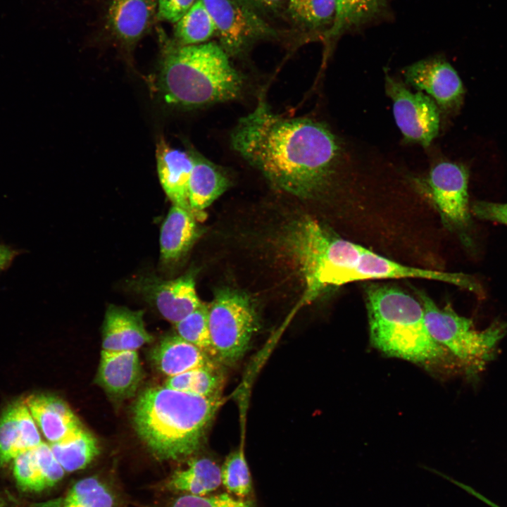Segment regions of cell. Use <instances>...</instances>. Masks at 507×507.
Returning a JSON list of instances; mask_svg holds the SVG:
<instances>
[{"label": "cell", "instance_id": "6da1fadb", "mask_svg": "<svg viewBox=\"0 0 507 507\" xmlns=\"http://www.w3.org/2000/svg\"><path fill=\"white\" fill-rule=\"evenodd\" d=\"M230 142L274 189L303 199L333 189L367 162L326 123L280 115L262 99L238 120Z\"/></svg>", "mask_w": 507, "mask_h": 507}, {"label": "cell", "instance_id": "7a4b0ae2", "mask_svg": "<svg viewBox=\"0 0 507 507\" xmlns=\"http://www.w3.org/2000/svg\"><path fill=\"white\" fill-rule=\"evenodd\" d=\"M282 242L303 282V291L294 311L342 285L368 280L425 279L475 293L480 287L474 277L461 273L412 267L380 256L342 239L310 216L289 224Z\"/></svg>", "mask_w": 507, "mask_h": 507}, {"label": "cell", "instance_id": "3957f363", "mask_svg": "<svg viewBox=\"0 0 507 507\" xmlns=\"http://www.w3.org/2000/svg\"><path fill=\"white\" fill-rule=\"evenodd\" d=\"M222 403L220 396L204 397L165 386L149 388L133 408L135 429L152 453L178 460L196 451Z\"/></svg>", "mask_w": 507, "mask_h": 507}, {"label": "cell", "instance_id": "277c9868", "mask_svg": "<svg viewBox=\"0 0 507 507\" xmlns=\"http://www.w3.org/2000/svg\"><path fill=\"white\" fill-rule=\"evenodd\" d=\"M244 84L242 74L219 44H165L158 85L168 104L192 108L234 100Z\"/></svg>", "mask_w": 507, "mask_h": 507}, {"label": "cell", "instance_id": "5b68a950", "mask_svg": "<svg viewBox=\"0 0 507 507\" xmlns=\"http://www.w3.org/2000/svg\"><path fill=\"white\" fill-rule=\"evenodd\" d=\"M370 336L384 354L428 365L448 360V351L431 336L420 301L403 291L372 284L366 290Z\"/></svg>", "mask_w": 507, "mask_h": 507}, {"label": "cell", "instance_id": "8992f818", "mask_svg": "<svg viewBox=\"0 0 507 507\" xmlns=\"http://www.w3.org/2000/svg\"><path fill=\"white\" fill-rule=\"evenodd\" d=\"M418 295L432 338L468 373L482 369L503 337L504 327L494 323L477 330L471 320L457 314L449 305L439 308L425 293Z\"/></svg>", "mask_w": 507, "mask_h": 507}, {"label": "cell", "instance_id": "52a82bcc", "mask_svg": "<svg viewBox=\"0 0 507 507\" xmlns=\"http://www.w3.org/2000/svg\"><path fill=\"white\" fill-rule=\"evenodd\" d=\"M208 316L217 362L227 366L236 364L246 353L259 328L254 301L239 290L220 289L208 305Z\"/></svg>", "mask_w": 507, "mask_h": 507}, {"label": "cell", "instance_id": "ba28073f", "mask_svg": "<svg viewBox=\"0 0 507 507\" xmlns=\"http://www.w3.org/2000/svg\"><path fill=\"white\" fill-rule=\"evenodd\" d=\"M216 27L219 44L230 57L246 54L258 41L279 33L239 0H203Z\"/></svg>", "mask_w": 507, "mask_h": 507}, {"label": "cell", "instance_id": "9c48e42d", "mask_svg": "<svg viewBox=\"0 0 507 507\" xmlns=\"http://www.w3.org/2000/svg\"><path fill=\"white\" fill-rule=\"evenodd\" d=\"M384 88L392 101L394 117L404 141L428 147L439 130L437 104L423 92H412L402 81L387 73Z\"/></svg>", "mask_w": 507, "mask_h": 507}, {"label": "cell", "instance_id": "30bf717a", "mask_svg": "<svg viewBox=\"0 0 507 507\" xmlns=\"http://www.w3.org/2000/svg\"><path fill=\"white\" fill-rule=\"evenodd\" d=\"M427 184L446 221L459 229L467 227L470 223V213L466 168L451 162H439L430 169Z\"/></svg>", "mask_w": 507, "mask_h": 507}, {"label": "cell", "instance_id": "8fae6325", "mask_svg": "<svg viewBox=\"0 0 507 507\" xmlns=\"http://www.w3.org/2000/svg\"><path fill=\"white\" fill-rule=\"evenodd\" d=\"M403 74L408 84L425 92L443 111L456 108L462 101L463 82L456 70L443 57L418 61L405 68Z\"/></svg>", "mask_w": 507, "mask_h": 507}, {"label": "cell", "instance_id": "7c38bea8", "mask_svg": "<svg viewBox=\"0 0 507 507\" xmlns=\"http://www.w3.org/2000/svg\"><path fill=\"white\" fill-rule=\"evenodd\" d=\"M136 284L137 289L155 306L160 314L174 324L202 303L198 297L192 272L170 280L144 277Z\"/></svg>", "mask_w": 507, "mask_h": 507}, {"label": "cell", "instance_id": "4fadbf2b", "mask_svg": "<svg viewBox=\"0 0 507 507\" xmlns=\"http://www.w3.org/2000/svg\"><path fill=\"white\" fill-rule=\"evenodd\" d=\"M25 402L49 444L67 441L83 428L69 406L56 396L34 394Z\"/></svg>", "mask_w": 507, "mask_h": 507}, {"label": "cell", "instance_id": "5bb4252c", "mask_svg": "<svg viewBox=\"0 0 507 507\" xmlns=\"http://www.w3.org/2000/svg\"><path fill=\"white\" fill-rule=\"evenodd\" d=\"M143 315L142 311L109 306L103 325L102 351H137L150 342L152 337L145 328Z\"/></svg>", "mask_w": 507, "mask_h": 507}, {"label": "cell", "instance_id": "9a60e30c", "mask_svg": "<svg viewBox=\"0 0 507 507\" xmlns=\"http://www.w3.org/2000/svg\"><path fill=\"white\" fill-rule=\"evenodd\" d=\"M156 155L158 177L167 196L173 205L192 214L188 202L189 181L194 164L192 153L173 149L161 139Z\"/></svg>", "mask_w": 507, "mask_h": 507}, {"label": "cell", "instance_id": "2e32d148", "mask_svg": "<svg viewBox=\"0 0 507 507\" xmlns=\"http://www.w3.org/2000/svg\"><path fill=\"white\" fill-rule=\"evenodd\" d=\"M158 0H112L108 25L113 35L127 44L137 42L157 17Z\"/></svg>", "mask_w": 507, "mask_h": 507}, {"label": "cell", "instance_id": "e0dca14e", "mask_svg": "<svg viewBox=\"0 0 507 507\" xmlns=\"http://www.w3.org/2000/svg\"><path fill=\"white\" fill-rule=\"evenodd\" d=\"M142 377L137 351H101L97 380L111 395L124 398L137 390Z\"/></svg>", "mask_w": 507, "mask_h": 507}, {"label": "cell", "instance_id": "ac0fdd59", "mask_svg": "<svg viewBox=\"0 0 507 507\" xmlns=\"http://www.w3.org/2000/svg\"><path fill=\"white\" fill-rule=\"evenodd\" d=\"M193 168L188 186V202L193 215L204 220V210L229 187L230 180L218 166L196 153L191 152Z\"/></svg>", "mask_w": 507, "mask_h": 507}, {"label": "cell", "instance_id": "d6986e66", "mask_svg": "<svg viewBox=\"0 0 507 507\" xmlns=\"http://www.w3.org/2000/svg\"><path fill=\"white\" fill-rule=\"evenodd\" d=\"M154 364L163 374L172 377L202 367L214 366L217 362L178 334L164 337L153 349Z\"/></svg>", "mask_w": 507, "mask_h": 507}, {"label": "cell", "instance_id": "ffe728a7", "mask_svg": "<svg viewBox=\"0 0 507 507\" xmlns=\"http://www.w3.org/2000/svg\"><path fill=\"white\" fill-rule=\"evenodd\" d=\"M199 234L195 217L186 209L173 204L161 229V260L168 263L178 261L192 248Z\"/></svg>", "mask_w": 507, "mask_h": 507}, {"label": "cell", "instance_id": "44dd1931", "mask_svg": "<svg viewBox=\"0 0 507 507\" xmlns=\"http://www.w3.org/2000/svg\"><path fill=\"white\" fill-rule=\"evenodd\" d=\"M221 484V468L211 458H199L175 471L165 480L164 488L174 493L206 496Z\"/></svg>", "mask_w": 507, "mask_h": 507}, {"label": "cell", "instance_id": "7402d4cb", "mask_svg": "<svg viewBox=\"0 0 507 507\" xmlns=\"http://www.w3.org/2000/svg\"><path fill=\"white\" fill-rule=\"evenodd\" d=\"M388 0H334L335 15L323 40L326 54L345 32L377 18L387 6Z\"/></svg>", "mask_w": 507, "mask_h": 507}, {"label": "cell", "instance_id": "603a6c76", "mask_svg": "<svg viewBox=\"0 0 507 507\" xmlns=\"http://www.w3.org/2000/svg\"><path fill=\"white\" fill-rule=\"evenodd\" d=\"M115 496L101 480L96 476L76 482L62 496L34 503L31 507H115Z\"/></svg>", "mask_w": 507, "mask_h": 507}, {"label": "cell", "instance_id": "cb8c5ba5", "mask_svg": "<svg viewBox=\"0 0 507 507\" xmlns=\"http://www.w3.org/2000/svg\"><path fill=\"white\" fill-rule=\"evenodd\" d=\"M287 18L299 30L323 37L330 30L334 15V0H287Z\"/></svg>", "mask_w": 507, "mask_h": 507}, {"label": "cell", "instance_id": "d4e9b609", "mask_svg": "<svg viewBox=\"0 0 507 507\" xmlns=\"http://www.w3.org/2000/svg\"><path fill=\"white\" fill-rule=\"evenodd\" d=\"M216 35L215 23L203 0H196L175 23L173 41L177 45H195L206 42Z\"/></svg>", "mask_w": 507, "mask_h": 507}, {"label": "cell", "instance_id": "484cf974", "mask_svg": "<svg viewBox=\"0 0 507 507\" xmlns=\"http://www.w3.org/2000/svg\"><path fill=\"white\" fill-rule=\"evenodd\" d=\"M49 444L65 472L84 468L99 451L96 438L84 428L67 441Z\"/></svg>", "mask_w": 507, "mask_h": 507}, {"label": "cell", "instance_id": "4316f807", "mask_svg": "<svg viewBox=\"0 0 507 507\" xmlns=\"http://www.w3.org/2000/svg\"><path fill=\"white\" fill-rule=\"evenodd\" d=\"M223 377L214 366H202L169 377L164 386L195 395L213 397L220 396Z\"/></svg>", "mask_w": 507, "mask_h": 507}, {"label": "cell", "instance_id": "83f0119b", "mask_svg": "<svg viewBox=\"0 0 507 507\" xmlns=\"http://www.w3.org/2000/svg\"><path fill=\"white\" fill-rule=\"evenodd\" d=\"M175 325L177 334L198 347L217 362L208 327V305L202 303L193 312Z\"/></svg>", "mask_w": 507, "mask_h": 507}, {"label": "cell", "instance_id": "f1b7e54d", "mask_svg": "<svg viewBox=\"0 0 507 507\" xmlns=\"http://www.w3.org/2000/svg\"><path fill=\"white\" fill-rule=\"evenodd\" d=\"M222 484L238 496H246L251 491V478L242 449L231 453L221 468Z\"/></svg>", "mask_w": 507, "mask_h": 507}, {"label": "cell", "instance_id": "f546056e", "mask_svg": "<svg viewBox=\"0 0 507 507\" xmlns=\"http://www.w3.org/2000/svg\"><path fill=\"white\" fill-rule=\"evenodd\" d=\"M13 475L18 488L23 492H41L46 489L34 449L18 454L13 460Z\"/></svg>", "mask_w": 507, "mask_h": 507}, {"label": "cell", "instance_id": "4dcf8cb0", "mask_svg": "<svg viewBox=\"0 0 507 507\" xmlns=\"http://www.w3.org/2000/svg\"><path fill=\"white\" fill-rule=\"evenodd\" d=\"M24 451L13 403L6 408L0 417V467L8 464Z\"/></svg>", "mask_w": 507, "mask_h": 507}, {"label": "cell", "instance_id": "1f68e13d", "mask_svg": "<svg viewBox=\"0 0 507 507\" xmlns=\"http://www.w3.org/2000/svg\"><path fill=\"white\" fill-rule=\"evenodd\" d=\"M159 507H251V505L227 493L210 496L182 494Z\"/></svg>", "mask_w": 507, "mask_h": 507}, {"label": "cell", "instance_id": "d6a6232c", "mask_svg": "<svg viewBox=\"0 0 507 507\" xmlns=\"http://www.w3.org/2000/svg\"><path fill=\"white\" fill-rule=\"evenodd\" d=\"M34 451L46 489L54 487L63 479L65 470L55 458L49 444L42 442Z\"/></svg>", "mask_w": 507, "mask_h": 507}, {"label": "cell", "instance_id": "836d02e7", "mask_svg": "<svg viewBox=\"0 0 507 507\" xmlns=\"http://www.w3.org/2000/svg\"><path fill=\"white\" fill-rule=\"evenodd\" d=\"M15 406L23 447L25 451L34 449L42 442L34 418L25 401H16Z\"/></svg>", "mask_w": 507, "mask_h": 507}, {"label": "cell", "instance_id": "e575fe53", "mask_svg": "<svg viewBox=\"0 0 507 507\" xmlns=\"http://www.w3.org/2000/svg\"><path fill=\"white\" fill-rule=\"evenodd\" d=\"M196 0H158L157 17L161 21L176 23Z\"/></svg>", "mask_w": 507, "mask_h": 507}, {"label": "cell", "instance_id": "d590c367", "mask_svg": "<svg viewBox=\"0 0 507 507\" xmlns=\"http://www.w3.org/2000/svg\"><path fill=\"white\" fill-rule=\"evenodd\" d=\"M471 211L477 218L507 225V203L477 201L472 204Z\"/></svg>", "mask_w": 507, "mask_h": 507}, {"label": "cell", "instance_id": "8d00e7d4", "mask_svg": "<svg viewBox=\"0 0 507 507\" xmlns=\"http://www.w3.org/2000/svg\"><path fill=\"white\" fill-rule=\"evenodd\" d=\"M259 15L265 18L284 13L287 0H239Z\"/></svg>", "mask_w": 507, "mask_h": 507}, {"label": "cell", "instance_id": "74e56055", "mask_svg": "<svg viewBox=\"0 0 507 507\" xmlns=\"http://www.w3.org/2000/svg\"><path fill=\"white\" fill-rule=\"evenodd\" d=\"M24 250L10 244L0 243V273L8 270L15 258L23 254Z\"/></svg>", "mask_w": 507, "mask_h": 507}, {"label": "cell", "instance_id": "f35d334b", "mask_svg": "<svg viewBox=\"0 0 507 507\" xmlns=\"http://www.w3.org/2000/svg\"><path fill=\"white\" fill-rule=\"evenodd\" d=\"M0 507H6L5 503L1 497H0Z\"/></svg>", "mask_w": 507, "mask_h": 507}]
</instances>
